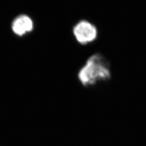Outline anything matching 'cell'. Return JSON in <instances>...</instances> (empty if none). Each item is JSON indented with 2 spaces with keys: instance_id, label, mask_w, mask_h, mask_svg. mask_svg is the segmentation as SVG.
Wrapping results in <instances>:
<instances>
[{
  "instance_id": "cell-1",
  "label": "cell",
  "mask_w": 146,
  "mask_h": 146,
  "mask_svg": "<svg viewBox=\"0 0 146 146\" xmlns=\"http://www.w3.org/2000/svg\"><path fill=\"white\" fill-rule=\"evenodd\" d=\"M78 76L80 83L85 87L107 81L111 77L108 62L102 54H94L80 69Z\"/></svg>"
},
{
  "instance_id": "cell-2",
  "label": "cell",
  "mask_w": 146,
  "mask_h": 146,
  "mask_svg": "<svg viewBox=\"0 0 146 146\" xmlns=\"http://www.w3.org/2000/svg\"><path fill=\"white\" fill-rule=\"evenodd\" d=\"M73 33L76 41L81 45H87L94 42L98 34L96 27L85 20L80 21L75 25Z\"/></svg>"
},
{
  "instance_id": "cell-3",
  "label": "cell",
  "mask_w": 146,
  "mask_h": 146,
  "mask_svg": "<svg viewBox=\"0 0 146 146\" xmlns=\"http://www.w3.org/2000/svg\"><path fill=\"white\" fill-rule=\"evenodd\" d=\"M33 29V22L31 19L26 15L17 16L12 23V29L19 36H22Z\"/></svg>"
}]
</instances>
